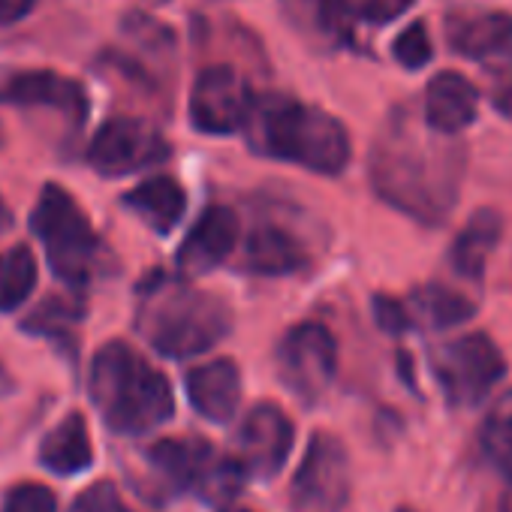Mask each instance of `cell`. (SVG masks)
<instances>
[{
  "label": "cell",
  "instance_id": "30bf717a",
  "mask_svg": "<svg viewBox=\"0 0 512 512\" xmlns=\"http://www.w3.org/2000/svg\"><path fill=\"white\" fill-rule=\"evenodd\" d=\"M253 106L256 100L247 79L226 64L202 70L190 91V121L196 130L211 136H229L247 127Z\"/></svg>",
  "mask_w": 512,
  "mask_h": 512
},
{
  "label": "cell",
  "instance_id": "d4e9b609",
  "mask_svg": "<svg viewBox=\"0 0 512 512\" xmlns=\"http://www.w3.org/2000/svg\"><path fill=\"white\" fill-rule=\"evenodd\" d=\"M482 449L494 467L512 476V413L491 416L482 428Z\"/></svg>",
  "mask_w": 512,
  "mask_h": 512
},
{
  "label": "cell",
  "instance_id": "e0dca14e",
  "mask_svg": "<svg viewBox=\"0 0 512 512\" xmlns=\"http://www.w3.org/2000/svg\"><path fill=\"white\" fill-rule=\"evenodd\" d=\"M247 269L256 275H293L308 266L305 244L278 223H260L244 244Z\"/></svg>",
  "mask_w": 512,
  "mask_h": 512
},
{
  "label": "cell",
  "instance_id": "4dcf8cb0",
  "mask_svg": "<svg viewBox=\"0 0 512 512\" xmlns=\"http://www.w3.org/2000/svg\"><path fill=\"white\" fill-rule=\"evenodd\" d=\"M494 106H497V112H500V115H506V118L512 121V85H509V88H503V91L497 94Z\"/></svg>",
  "mask_w": 512,
  "mask_h": 512
},
{
  "label": "cell",
  "instance_id": "603a6c76",
  "mask_svg": "<svg viewBox=\"0 0 512 512\" xmlns=\"http://www.w3.org/2000/svg\"><path fill=\"white\" fill-rule=\"evenodd\" d=\"M37 287V260L19 244L0 256V311H16Z\"/></svg>",
  "mask_w": 512,
  "mask_h": 512
},
{
  "label": "cell",
  "instance_id": "f546056e",
  "mask_svg": "<svg viewBox=\"0 0 512 512\" xmlns=\"http://www.w3.org/2000/svg\"><path fill=\"white\" fill-rule=\"evenodd\" d=\"M34 10V0H0V22H19Z\"/></svg>",
  "mask_w": 512,
  "mask_h": 512
},
{
  "label": "cell",
  "instance_id": "7a4b0ae2",
  "mask_svg": "<svg viewBox=\"0 0 512 512\" xmlns=\"http://www.w3.org/2000/svg\"><path fill=\"white\" fill-rule=\"evenodd\" d=\"M88 386L103 422L118 434H145L175 413L169 380L124 341L100 347Z\"/></svg>",
  "mask_w": 512,
  "mask_h": 512
},
{
  "label": "cell",
  "instance_id": "8fae6325",
  "mask_svg": "<svg viewBox=\"0 0 512 512\" xmlns=\"http://www.w3.org/2000/svg\"><path fill=\"white\" fill-rule=\"evenodd\" d=\"M169 157L166 139L139 118H112L106 121L88 148V163L109 178L151 169Z\"/></svg>",
  "mask_w": 512,
  "mask_h": 512
},
{
  "label": "cell",
  "instance_id": "52a82bcc",
  "mask_svg": "<svg viewBox=\"0 0 512 512\" xmlns=\"http://www.w3.org/2000/svg\"><path fill=\"white\" fill-rule=\"evenodd\" d=\"M434 374L455 407H473L500 383L506 362L488 335H464L434 353Z\"/></svg>",
  "mask_w": 512,
  "mask_h": 512
},
{
  "label": "cell",
  "instance_id": "277c9868",
  "mask_svg": "<svg viewBox=\"0 0 512 512\" xmlns=\"http://www.w3.org/2000/svg\"><path fill=\"white\" fill-rule=\"evenodd\" d=\"M422 148L425 142L413 130H386V139L377 145L374 154V184L383 199L398 205L401 211L416 214L428 223H440V217L452 208L458 184L434 178L428 172L434 169V163L422 160Z\"/></svg>",
  "mask_w": 512,
  "mask_h": 512
},
{
  "label": "cell",
  "instance_id": "836d02e7",
  "mask_svg": "<svg viewBox=\"0 0 512 512\" xmlns=\"http://www.w3.org/2000/svg\"><path fill=\"white\" fill-rule=\"evenodd\" d=\"M229 512H247V509H229Z\"/></svg>",
  "mask_w": 512,
  "mask_h": 512
},
{
  "label": "cell",
  "instance_id": "1f68e13d",
  "mask_svg": "<svg viewBox=\"0 0 512 512\" xmlns=\"http://www.w3.org/2000/svg\"><path fill=\"white\" fill-rule=\"evenodd\" d=\"M500 512H512V488L503 494V500H500Z\"/></svg>",
  "mask_w": 512,
  "mask_h": 512
},
{
  "label": "cell",
  "instance_id": "d6a6232c",
  "mask_svg": "<svg viewBox=\"0 0 512 512\" xmlns=\"http://www.w3.org/2000/svg\"><path fill=\"white\" fill-rule=\"evenodd\" d=\"M0 148H4V133H0Z\"/></svg>",
  "mask_w": 512,
  "mask_h": 512
},
{
  "label": "cell",
  "instance_id": "6da1fadb",
  "mask_svg": "<svg viewBox=\"0 0 512 512\" xmlns=\"http://www.w3.org/2000/svg\"><path fill=\"white\" fill-rule=\"evenodd\" d=\"M247 136L260 154L305 166L320 175L344 172L353 154L347 127L335 115L287 97L256 100L247 121Z\"/></svg>",
  "mask_w": 512,
  "mask_h": 512
},
{
  "label": "cell",
  "instance_id": "ba28073f",
  "mask_svg": "<svg viewBox=\"0 0 512 512\" xmlns=\"http://www.w3.org/2000/svg\"><path fill=\"white\" fill-rule=\"evenodd\" d=\"M350 497V458L338 437L314 434L290 488L293 512H341Z\"/></svg>",
  "mask_w": 512,
  "mask_h": 512
},
{
  "label": "cell",
  "instance_id": "9c48e42d",
  "mask_svg": "<svg viewBox=\"0 0 512 512\" xmlns=\"http://www.w3.org/2000/svg\"><path fill=\"white\" fill-rule=\"evenodd\" d=\"M278 371L287 389L302 401H320L338 374V344L332 332L320 323L290 329L278 347Z\"/></svg>",
  "mask_w": 512,
  "mask_h": 512
},
{
  "label": "cell",
  "instance_id": "8992f818",
  "mask_svg": "<svg viewBox=\"0 0 512 512\" xmlns=\"http://www.w3.org/2000/svg\"><path fill=\"white\" fill-rule=\"evenodd\" d=\"M151 464L178 488L199 491L205 500H232L244 479V464L217 455L211 443L199 437H169L151 446Z\"/></svg>",
  "mask_w": 512,
  "mask_h": 512
},
{
  "label": "cell",
  "instance_id": "9a60e30c",
  "mask_svg": "<svg viewBox=\"0 0 512 512\" xmlns=\"http://www.w3.org/2000/svg\"><path fill=\"white\" fill-rule=\"evenodd\" d=\"M479 109V91L461 73H440L425 91V124L440 136H458L467 130Z\"/></svg>",
  "mask_w": 512,
  "mask_h": 512
},
{
  "label": "cell",
  "instance_id": "7c38bea8",
  "mask_svg": "<svg viewBox=\"0 0 512 512\" xmlns=\"http://www.w3.org/2000/svg\"><path fill=\"white\" fill-rule=\"evenodd\" d=\"M296 428L290 416L275 404H256L238 431V455L247 473L272 479L290 458Z\"/></svg>",
  "mask_w": 512,
  "mask_h": 512
},
{
  "label": "cell",
  "instance_id": "4fadbf2b",
  "mask_svg": "<svg viewBox=\"0 0 512 512\" xmlns=\"http://www.w3.org/2000/svg\"><path fill=\"white\" fill-rule=\"evenodd\" d=\"M238 235H241V223L232 208L214 205V208L202 211V217L187 232V238L178 250V269L184 275L214 272L238 247Z\"/></svg>",
  "mask_w": 512,
  "mask_h": 512
},
{
  "label": "cell",
  "instance_id": "d6986e66",
  "mask_svg": "<svg viewBox=\"0 0 512 512\" xmlns=\"http://www.w3.org/2000/svg\"><path fill=\"white\" fill-rule=\"evenodd\" d=\"M124 205L142 220L148 223L154 232L166 235L178 226V220L187 211V193L184 187L169 178V175H154L148 181H142L139 187H133L124 196Z\"/></svg>",
  "mask_w": 512,
  "mask_h": 512
},
{
  "label": "cell",
  "instance_id": "83f0119b",
  "mask_svg": "<svg viewBox=\"0 0 512 512\" xmlns=\"http://www.w3.org/2000/svg\"><path fill=\"white\" fill-rule=\"evenodd\" d=\"M70 512H130V509L124 506V500L112 482H94L73 500Z\"/></svg>",
  "mask_w": 512,
  "mask_h": 512
},
{
  "label": "cell",
  "instance_id": "5b68a950",
  "mask_svg": "<svg viewBox=\"0 0 512 512\" xmlns=\"http://www.w3.org/2000/svg\"><path fill=\"white\" fill-rule=\"evenodd\" d=\"M31 226L46 244L49 266L67 284H85L91 278L100 241L79 208V202L64 190L49 184L31 214Z\"/></svg>",
  "mask_w": 512,
  "mask_h": 512
},
{
  "label": "cell",
  "instance_id": "2e32d148",
  "mask_svg": "<svg viewBox=\"0 0 512 512\" xmlns=\"http://www.w3.org/2000/svg\"><path fill=\"white\" fill-rule=\"evenodd\" d=\"M190 404L211 422L232 419L241 398V374L232 359H214L187 374Z\"/></svg>",
  "mask_w": 512,
  "mask_h": 512
},
{
  "label": "cell",
  "instance_id": "f1b7e54d",
  "mask_svg": "<svg viewBox=\"0 0 512 512\" xmlns=\"http://www.w3.org/2000/svg\"><path fill=\"white\" fill-rule=\"evenodd\" d=\"M374 317H377L380 329H383V332H392V335L407 332V329L413 326L410 308L401 305L398 299H389V296H377V299H374Z\"/></svg>",
  "mask_w": 512,
  "mask_h": 512
},
{
  "label": "cell",
  "instance_id": "ffe728a7",
  "mask_svg": "<svg viewBox=\"0 0 512 512\" xmlns=\"http://www.w3.org/2000/svg\"><path fill=\"white\" fill-rule=\"evenodd\" d=\"M503 232V217L491 208H479L470 214L467 226L458 232L455 244H452V266L458 275L479 281L485 275V266L491 260V253L497 250Z\"/></svg>",
  "mask_w": 512,
  "mask_h": 512
},
{
  "label": "cell",
  "instance_id": "7402d4cb",
  "mask_svg": "<svg viewBox=\"0 0 512 512\" xmlns=\"http://www.w3.org/2000/svg\"><path fill=\"white\" fill-rule=\"evenodd\" d=\"M476 311V305L470 299H464L461 293L440 287V284H428L419 287L410 296V317L413 323H425L428 329H452L464 320H470Z\"/></svg>",
  "mask_w": 512,
  "mask_h": 512
},
{
  "label": "cell",
  "instance_id": "e575fe53",
  "mask_svg": "<svg viewBox=\"0 0 512 512\" xmlns=\"http://www.w3.org/2000/svg\"><path fill=\"white\" fill-rule=\"evenodd\" d=\"M398 512H413V509H398Z\"/></svg>",
  "mask_w": 512,
  "mask_h": 512
},
{
  "label": "cell",
  "instance_id": "5bb4252c",
  "mask_svg": "<svg viewBox=\"0 0 512 512\" xmlns=\"http://www.w3.org/2000/svg\"><path fill=\"white\" fill-rule=\"evenodd\" d=\"M0 103L58 109L76 124L88 115V97L82 85L52 70H31V73L10 76L4 88H0Z\"/></svg>",
  "mask_w": 512,
  "mask_h": 512
},
{
  "label": "cell",
  "instance_id": "cb8c5ba5",
  "mask_svg": "<svg viewBox=\"0 0 512 512\" xmlns=\"http://www.w3.org/2000/svg\"><path fill=\"white\" fill-rule=\"evenodd\" d=\"M392 55L404 70H422L434 58V46H431V37H428L425 25L422 22L407 25L392 43Z\"/></svg>",
  "mask_w": 512,
  "mask_h": 512
},
{
  "label": "cell",
  "instance_id": "3957f363",
  "mask_svg": "<svg viewBox=\"0 0 512 512\" xmlns=\"http://www.w3.org/2000/svg\"><path fill=\"white\" fill-rule=\"evenodd\" d=\"M232 329V311L223 299L187 287L181 281H160L145 290L139 308V332L148 344L169 356L187 359L211 350Z\"/></svg>",
  "mask_w": 512,
  "mask_h": 512
},
{
  "label": "cell",
  "instance_id": "484cf974",
  "mask_svg": "<svg viewBox=\"0 0 512 512\" xmlns=\"http://www.w3.org/2000/svg\"><path fill=\"white\" fill-rule=\"evenodd\" d=\"M0 512H58L55 491L40 482H22L7 491Z\"/></svg>",
  "mask_w": 512,
  "mask_h": 512
},
{
  "label": "cell",
  "instance_id": "44dd1931",
  "mask_svg": "<svg viewBox=\"0 0 512 512\" xmlns=\"http://www.w3.org/2000/svg\"><path fill=\"white\" fill-rule=\"evenodd\" d=\"M91 461H94V449L82 413H70L67 419H61L40 446V464L61 476H73L91 467Z\"/></svg>",
  "mask_w": 512,
  "mask_h": 512
},
{
  "label": "cell",
  "instance_id": "ac0fdd59",
  "mask_svg": "<svg viewBox=\"0 0 512 512\" xmlns=\"http://www.w3.org/2000/svg\"><path fill=\"white\" fill-rule=\"evenodd\" d=\"M449 46L473 61H491L512 49V16L476 13L449 22Z\"/></svg>",
  "mask_w": 512,
  "mask_h": 512
},
{
  "label": "cell",
  "instance_id": "4316f807",
  "mask_svg": "<svg viewBox=\"0 0 512 512\" xmlns=\"http://www.w3.org/2000/svg\"><path fill=\"white\" fill-rule=\"evenodd\" d=\"M341 4L353 19L386 25V22H395L401 13H407L413 0H341Z\"/></svg>",
  "mask_w": 512,
  "mask_h": 512
}]
</instances>
